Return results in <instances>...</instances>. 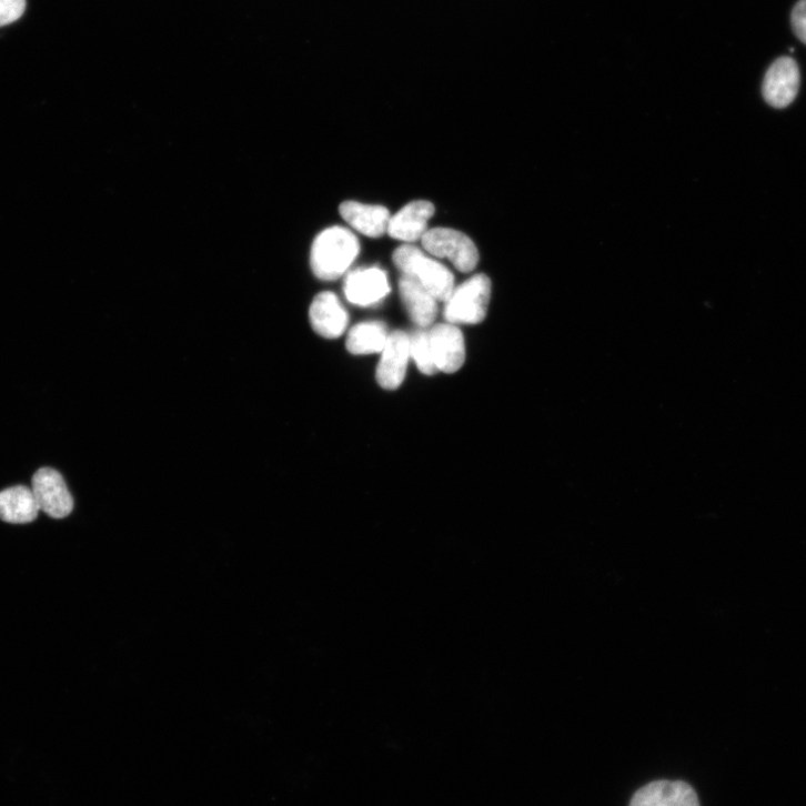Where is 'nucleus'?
<instances>
[{"label": "nucleus", "mask_w": 806, "mask_h": 806, "mask_svg": "<svg viewBox=\"0 0 806 806\" xmlns=\"http://www.w3.org/2000/svg\"><path fill=\"white\" fill-rule=\"evenodd\" d=\"M359 253V240L350 230L337 225L329 228L313 242L312 271L322 281H335L347 271Z\"/></svg>", "instance_id": "f257e3e1"}, {"label": "nucleus", "mask_w": 806, "mask_h": 806, "mask_svg": "<svg viewBox=\"0 0 806 806\" xmlns=\"http://www.w3.org/2000/svg\"><path fill=\"white\" fill-rule=\"evenodd\" d=\"M392 259L403 276L416 280L437 301L450 299L455 289L454 276L444 264L411 244L399 246Z\"/></svg>", "instance_id": "f03ea898"}, {"label": "nucleus", "mask_w": 806, "mask_h": 806, "mask_svg": "<svg viewBox=\"0 0 806 806\" xmlns=\"http://www.w3.org/2000/svg\"><path fill=\"white\" fill-rule=\"evenodd\" d=\"M492 284L484 275H475L454 289L445 302L444 316L450 324H478L485 320L491 300Z\"/></svg>", "instance_id": "7ed1b4c3"}, {"label": "nucleus", "mask_w": 806, "mask_h": 806, "mask_svg": "<svg viewBox=\"0 0 806 806\" xmlns=\"http://www.w3.org/2000/svg\"><path fill=\"white\" fill-rule=\"evenodd\" d=\"M422 242L427 252L437 258H447L462 273H471L478 263L480 254L475 243L460 231L432 229L425 233Z\"/></svg>", "instance_id": "20e7f679"}, {"label": "nucleus", "mask_w": 806, "mask_h": 806, "mask_svg": "<svg viewBox=\"0 0 806 806\" xmlns=\"http://www.w3.org/2000/svg\"><path fill=\"white\" fill-rule=\"evenodd\" d=\"M32 491L40 511L53 518H64L73 511V498L63 476L53 469L39 470L32 480Z\"/></svg>", "instance_id": "39448f33"}, {"label": "nucleus", "mask_w": 806, "mask_h": 806, "mask_svg": "<svg viewBox=\"0 0 806 806\" xmlns=\"http://www.w3.org/2000/svg\"><path fill=\"white\" fill-rule=\"evenodd\" d=\"M376 370L379 384L386 390L397 389L405 380L411 357V339L401 331L389 335Z\"/></svg>", "instance_id": "423d86ee"}, {"label": "nucleus", "mask_w": 806, "mask_h": 806, "mask_svg": "<svg viewBox=\"0 0 806 806\" xmlns=\"http://www.w3.org/2000/svg\"><path fill=\"white\" fill-rule=\"evenodd\" d=\"M629 806H701L696 790L683 780H656L639 788Z\"/></svg>", "instance_id": "0eeeda50"}, {"label": "nucleus", "mask_w": 806, "mask_h": 806, "mask_svg": "<svg viewBox=\"0 0 806 806\" xmlns=\"http://www.w3.org/2000/svg\"><path fill=\"white\" fill-rule=\"evenodd\" d=\"M798 88L797 63L784 57L776 60L768 69L763 83V94L769 105L782 109L794 101Z\"/></svg>", "instance_id": "6e6552de"}, {"label": "nucleus", "mask_w": 806, "mask_h": 806, "mask_svg": "<svg viewBox=\"0 0 806 806\" xmlns=\"http://www.w3.org/2000/svg\"><path fill=\"white\" fill-rule=\"evenodd\" d=\"M344 293L352 304L359 306L376 304L390 293L386 274L377 266L357 269L347 275Z\"/></svg>", "instance_id": "1a4fd4ad"}, {"label": "nucleus", "mask_w": 806, "mask_h": 806, "mask_svg": "<svg viewBox=\"0 0 806 806\" xmlns=\"http://www.w3.org/2000/svg\"><path fill=\"white\" fill-rule=\"evenodd\" d=\"M434 213L435 206L430 201L411 202L390 218L386 233L403 242L422 240Z\"/></svg>", "instance_id": "9d476101"}, {"label": "nucleus", "mask_w": 806, "mask_h": 806, "mask_svg": "<svg viewBox=\"0 0 806 806\" xmlns=\"http://www.w3.org/2000/svg\"><path fill=\"white\" fill-rule=\"evenodd\" d=\"M434 360L439 371L457 372L465 361V342L454 324H441L430 331Z\"/></svg>", "instance_id": "9b49d317"}, {"label": "nucleus", "mask_w": 806, "mask_h": 806, "mask_svg": "<svg viewBox=\"0 0 806 806\" xmlns=\"http://www.w3.org/2000/svg\"><path fill=\"white\" fill-rule=\"evenodd\" d=\"M310 321L319 335L333 340L345 332L349 316L336 295L325 292L318 295L312 303Z\"/></svg>", "instance_id": "f8f14e48"}, {"label": "nucleus", "mask_w": 806, "mask_h": 806, "mask_svg": "<svg viewBox=\"0 0 806 806\" xmlns=\"http://www.w3.org/2000/svg\"><path fill=\"white\" fill-rule=\"evenodd\" d=\"M399 293L412 321L421 329L431 326L439 314L437 300L416 280L402 276Z\"/></svg>", "instance_id": "ddd939ff"}, {"label": "nucleus", "mask_w": 806, "mask_h": 806, "mask_svg": "<svg viewBox=\"0 0 806 806\" xmlns=\"http://www.w3.org/2000/svg\"><path fill=\"white\" fill-rule=\"evenodd\" d=\"M340 213L352 228L366 236L380 238L387 232L391 216L384 206L346 201L340 205Z\"/></svg>", "instance_id": "4468645a"}, {"label": "nucleus", "mask_w": 806, "mask_h": 806, "mask_svg": "<svg viewBox=\"0 0 806 806\" xmlns=\"http://www.w3.org/2000/svg\"><path fill=\"white\" fill-rule=\"evenodd\" d=\"M40 512L32 488L19 485L0 492V520L12 524H27Z\"/></svg>", "instance_id": "2eb2a0df"}, {"label": "nucleus", "mask_w": 806, "mask_h": 806, "mask_svg": "<svg viewBox=\"0 0 806 806\" xmlns=\"http://www.w3.org/2000/svg\"><path fill=\"white\" fill-rule=\"evenodd\" d=\"M387 337L386 328L383 324L377 322L362 323L350 331L346 347L350 353L355 355L381 353Z\"/></svg>", "instance_id": "dca6fc26"}, {"label": "nucleus", "mask_w": 806, "mask_h": 806, "mask_svg": "<svg viewBox=\"0 0 806 806\" xmlns=\"http://www.w3.org/2000/svg\"><path fill=\"white\" fill-rule=\"evenodd\" d=\"M411 339V356L414 357L419 369L426 375L439 372L432 350L429 331H419Z\"/></svg>", "instance_id": "f3484780"}, {"label": "nucleus", "mask_w": 806, "mask_h": 806, "mask_svg": "<svg viewBox=\"0 0 806 806\" xmlns=\"http://www.w3.org/2000/svg\"><path fill=\"white\" fill-rule=\"evenodd\" d=\"M27 9V0H0V28L19 21Z\"/></svg>", "instance_id": "a211bd4d"}, {"label": "nucleus", "mask_w": 806, "mask_h": 806, "mask_svg": "<svg viewBox=\"0 0 806 806\" xmlns=\"http://www.w3.org/2000/svg\"><path fill=\"white\" fill-rule=\"evenodd\" d=\"M790 21L795 36L806 44V0H799L795 6Z\"/></svg>", "instance_id": "6ab92c4d"}]
</instances>
